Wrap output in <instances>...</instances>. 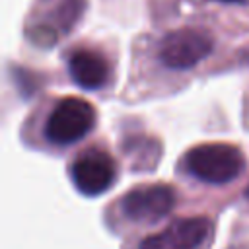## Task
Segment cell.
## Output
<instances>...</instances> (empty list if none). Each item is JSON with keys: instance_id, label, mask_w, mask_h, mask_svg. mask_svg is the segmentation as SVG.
Returning a JSON list of instances; mask_svg holds the SVG:
<instances>
[{"instance_id": "6da1fadb", "label": "cell", "mask_w": 249, "mask_h": 249, "mask_svg": "<svg viewBox=\"0 0 249 249\" xmlns=\"http://www.w3.org/2000/svg\"><path fill=\"white\" fill-rule=\"evenodd\" d=\"M185 163L191 175L204 183L224 185L233 181L245 165V158L239 148L222 142L198 144L185 156Z\"/></svg>"}, {"instance_id": "7a4b0ae2", "label": "cell", "mask_w": 249, "mask_h": 249, "mask_svg": "<svg viewBox=\"0 0 249 249\" xmlns=\"http://www.w3.org/2000/svg\"><path fill=\"white\" fill-rule=\"evenodd\" d=\"M95 123V109L80 97H64L51 111L45 136L53 144H74L84 138Z\"/></svg>"}, {"instance_id": "3957f363", "label": "cell", "mask_w": 249, "mask_h": 249, "mask_svg": "<svg viewBox=\"0 0 249 249\" xmlns=\"http://www.w3.org/2000/svg\"><path fill=\"white\" fill-rule=\"evenodd\" d=\"M70 177L74 187L88 196H97L111 189L117 179V163L115 160L97 148L84 150L76 156L70 165Z\"/></svg>"}, {"instance_id": "277c9868", "label": "cell", "mask_w": 249, "mask_h": 249, "mask_svg": "<svg viewBox=\"0 0 249 249\" xmlns=\"http://www.w3.org/2000/svg\"><path fill=\"white\" fill-rule=\"evenodd\" d=\"M212 37L200 29H179L163 37L160 43V60L173 70H185L198 64L210 54Z\"/></svg>"}, {"instance_id": "5b68a950", "label": "cell", "mask_w": 249, "mask_h": 249, "mask_svg": "<svg viewBox=\"0 0 249 249\" xmlns=\"http://www.w3.org/2000/svg\"><path fill=\"white\" fill-rule=\"evenodd\" d=\"M175 206V191L167 185H142L121 198L123 214L132 222H156Z\"/></svg>"}, {"instance_id": "8992f818", "label": "cell", "mask_w": 249, "mask_h": 249, "mask_svg": "<svg viewBox=\"0 0 249 249\" xmlns=\"http://www.w3.org/2000/svg\"><path fill=\"white\" fill-rule=\"evenodd\" d=\"M212 231V222L204 216L181 218L165 230L146 237L140 249H196Z\"/></svg>"}, {"instance_id": "52a82bcc", "label": "cell", "mask_w": 249, "mask_h": 249, "mask_svg": "<svg viewBox=\"0 0 249 249\" xmlns=\"http://www.w3.org/2000/svg\"><path fill=\"white\" fill-rule=\"evenodd\" d=\"M82 10L84 0H60L45 14V18H41L33 25L31 39L41 47H51L53 43H56L60 33L64 35L72 29V25L80 19Z\"/></svg>"}, {"instance_id": "ba28073f", "label": "cell", "mask_w": 249, "mask_h": 249, "mask_svg": "<svg viewBox=\"0 0 249 249\" xmlns=\"http://www.w3.org/2000/svg\"><path fill=\"white\" fill-rule=\"evenodd\" d=\"M68 70L72 80L84 89H97L107 82V60L89 49H78L68 58Z\"/></svg>"}, {"instance_id": "9c48e42d", "label": "cell", "mask_w": 249, "mask_h": 249, "mask_svg": "<svg viewBox=\"0 0 249 249\" xmlns=\"http://www.w3.org/2000/svg\"><path fill=\"white\" fill-rule=\"evenodd\" d=\"M245 196H247V198H249V187H247V191H245Z\"/></svg>"}]
</instances>
